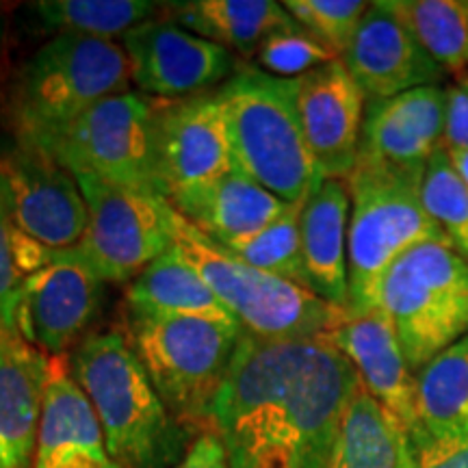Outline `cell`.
<instances>
[{"label":"cell","instance_id":"6da1fadb","mask_svg":"<svg viewBox=\"0 0 468 468\" xmlns=\"http://www.w3.org/2000/svg\"><path fill=\"white\" fill-rule=\"evenodd\" d=\"M360 376L330 338L245 335L210 419L230 468H327Z\"/></svg>","mask_w":468,"mask_h":468},{"label":"cell","instance_id":"7a4b0ae2","mask_svg":"<svg viewBox=\"0 0 468 468\" xmlns=\"http://www.w3.org/2000/svg\"><path fill=\"white\" fill-rule=\"evenodd\" d=\"M101 420L120 468H174L189 449V430L172 417L134 354L128 332L93 330L68 358Z\"/></svg>","mask_w":468,"mask_h":468},{"label":"cell","instance_id":"3957f363","mask_svg":"<svg viewBox=\"0 0 468 468\" xmlns=\"http://www.w3.org/2000/svg\"><path fill=\"white\" fill-rule=\"evenodd\" d=\"M218 93L234 165L286 204H303L324 183L297 113V79L243 66Z\"/></svg>","mask_w":468,"mask_h":468},{"label":"cell","instance_id":"277c9868","mask_svg":"<svg viewBox=\"0 0 468 468\" xmlns=\"http://www.w3.org/2000/svg\"><path fill=\"white\" fill-rule=\"evenodd\" d=\"M423 174L358 159L347 176L351 213L347 230L349 314L379 308V289L406 251L447 241L420 196Z\"/></svg>","mask_w":468,"mask_h":468},{"label":"cell","instance_id":"5b68a950","mask_svg":"<svg viewBox=\"0 0 468 468\" xmlns=\"http://www.w3.org/2000/svg\"><path fill=\"white\" fill-rule=\"evenodd\" d=\"M128 87L131 66L120 44L55 35L17 76L11 109L17 144L48 152L93 104Z\"/></svg>","mask_w":468,"mask_h":468},{"label":"cell","instance_id":"8992f818","mask_svg":"<svg viewBox=\"0 0 468 468\" xmlns=\"http://www.w3.org/2000/svg\"><path fill=\"white\" fill-rule=\"evenodd\" d=\"M174 248L191 262L245 335L261 341L327 338L349 317L313 291L243 262L224 245L174 215Z\"/></svg>","mask_w":468,"mask_h":468},{"label":"cell","instance_id":"52a82bcc","mask_svg":"<svg viewBox=\"0 0 468 468\" xmlns=\"http://www.w3.org/2000/svg\"><path fill=\"white\" fill-rule=\"evenodd\" d=\"M245 330L197 317H137L128 314L134 354L178 423L210 419V406L228 376Z\"/></svg>","mask_w":468,"mask_h":468},{"label":"cell","instance_id":"ba28073f","mask_svg":"<svg viewBox=\"0 0 468 468\" xmlns=\"http://www.w3.org/2000/svg\"><path fill=\"white\" fill-rule=\"evenodd\" d=\"M379 308L393 321L417 376L441 351L468 336V262L449 241L412 248L386 273Z\"/></svg>","mask_w":468,"mask_h":468},{"label":"cell","instance_id":"9c48e42d","mask_svg":"<svg viewBox=\"0 0 468 468\" xmlns=\"http://www.w3.org/2000/svg\"><path fill=\"white\" fill-rule=\"evenodd\" d=\"M90 226L76 248L63 250L102 282H133L174 245V215L165 197L126 189L90 174H74Z\"/></svg>","mask_w":468,"mask_h":468},{"label":"cell","instance_id":"30bf717a","mask_svg":"<svg viewBox=\"0 0 468 468\" xmlns=\"http://www.w3.org/2000/svg\"><path fill=\"white\" fill-rule=\"evenodd\" d=\"M48 154L72 174L163 196L154 154V98L115 93L79 117Z\"/></svg>","mask_w":468,"mask_h":468},{"label":"cell","instance_id":"8fae6325","mask_svg":"<svg viewBox=\"0 0 468 468\" xmlns=\"http://www.w3.org/2000/svg\"><path fill=\"white\" fill-rule=\"evenodd\" d=\"M131 80L156 101H183L219 90L237 72L228 48L176 22L148 20L122 37Z\"/></svg>","mask_w":468,"mask_h":468},{"label":"cell","instance_id":"7c38bea8","mask_svg":"<svg viewBox=\"0 0 468 468\" xmlns=\"http://www.w3.org/2000/svg\"><path fill=\"white\" fill-rule=\"evenodd\" d=\"M14 226L46 248L61 251L83 241L90 226L83 191L55 156L17 144L0 167Z\"/></svg>","mask_w":468,"mask_h":468},{"label":"cell","instance_id":"4fadbf2b","mask_svg":"<svg viewBox=\"0 0 468 468\" xmlns=\"http://www.w3.org/2000/svg\"><path fill=\"white\" fill-rule=\"evenodd\" d=\"M154 154L165 200L237 169L218 93L154 98Z\"/></svg>","mask_w":468,"mask_h":468},{"label":"cell","instance_id":"5bb4252c","mask_svg":"<svg viewBox=\"0 0 468 468\" xmlns=\"http://www.w3.org/2000/svg\"><path fill=\"white\" fill-rule=\"evenodd\" d=\"M107 282L90 267L55 251V261L22 284L17 332L46 356H66L96 321L104 303Z\"/></svg>","mask_w":468,"mask_h":468},{"label":"cell","instance_id":"9a60e30c","mask_svg":"<svg viewBox=\"0 0 468 468\" xmlns=\"http://www.w3.org/2000/svg\"><path fill=\"white\" fill-rule=\"evenodd\" d=\"M365 107V93L341 58L297 79V113L324 180H347L354 172Z\"/></svg>","mask_w":468,"mask_h":468},{"label":"cell","instance_id":"2e32d148","mask_svg":"<svg viewBox=\"0 0 468 468\" xmlns=\"http://www.w3.org/2000/svg\"><path fill=\"white\" fill-rule=\"evenodd\" d=\"M341 61L367 101H384L417 87L441 85L447 76L386 0L368 3Z\"/></svg>","mask_w":468,"mask_h":468},{"label":"cell","instance_id":"e0dca14e","mask_svg":"<svg viewBox=\"0 0 468 468\" xmlns=\"http://www.w3.org/2000/svg\"><path fill=\"white\" fill-rule=\"evenodd\" d=\"M447 91L442 85L417 87L384 101H367L358 159L412 174L444 145Z\"/></svg>","mask_w":468,"mask_h":468},{"label":"cell","instance_id":"ac0fdd59","mask_svg":"<svg viewBox=\"0 0 468 468\" xmlns=\"http://www.w3.org/2000/svg\"><path fill=\"white\" fill-rule=\"evenodd\" d=\"M35 468H120L111 458L96 410L69 371L68 356H48Z\"/></svg>","mask_w":468,"mask_h":468},{"label":"cell","instance_id":"d6986e66","mask_svg":"<svg viewBox=\"0 0 468 468\" xmlns=\"http://www.w3.org/2000/svg\"><path fill=\"white\" fill-rule=\"evenodd\" d=\"M327 338L354 365L367 393L408 434L414 427L417 376L408 365L388 313L376 308L365 314H349Z\"/></svg>","mask_w":468,"mask_h":468},{"label":"cell","instance_id":"ffe728a7","mask_svg":"<svg viewBox=\"0 0 468 468\" xmlns=\"http://www.w3.org/2000/svg\"><path fill=\"white\" fill-rule=\"evenodd\" d=\"M167 202L180 218L219 245L248 241L289 207L239 169L207 185L174 193Z\"/></svg>","mask_w":468,"mask_h":468},{"label":"cell","instance_id":"44dd1931","mask_svg":"<svg viewBox=\"0 0 468 468\" xmlns=\"http://www.w3.org/2000/svg\"><path fill=\"white\" fill-rule=\"evenodd\" d=\"M48 356L22 336L0 338V468H35Z\"/></svg>","mask_w":468,"mask_h":468},{"label":"cell","instance_id":"7402d4cb","mask_svg":"<svg viewBox=\"0 0 468 468\" xmlns=\"http://www.w3.org/2000/svg\"><path fill=\"white\" fill-rule=\"evenodd\" d=\"M349 213L351 200L345 180H324L303 202L300 218L310 291L343 310H349Z\"/></svg>","mask_w":468,"mask_h":468},{"label":"cell","instance_id":"603a6c76","mask_svg":"<svg viewBox=\"0 0 468 468\" xmlns=\"http://www.w3.org/2000/svg\"><path fill=\"white\" fill-rule=\"evenodd\" d=\"M462 438H468V336L417 371L414 427L406 434V442L425 447Z\"/></svg>","mask_w":468,"mask_h":468},{"label":"cell","instance_id":"cb8c5ba5","mask_svg":"<svg viewBox=\"0 0 468 468\" xmlns=\"http://www.w3.org/2000/svg\"><path fill=\"white\" fill-rule=\"evenodd\" d=\"M126 308L137 317H197L237 324L174 245L128 282Z\"/></svg>","mask_w":468,"mask_h":468},{"label":"cell","instance_id":"d4e9b609","mask_svg":"<svg viewBox=\"0 0 468 468\" xmlns=\"http://www.w3.org/2000/svg\"><path fill=\"white\" fill-rule=\"evenodd\" d=\"M167 9L186 31L241 57H256L271 35L297 27L284 5L273 0H191Z\"/></svg>","mask_w":468,"mask_h":468},{"label":"cell","instance_id":"484cf974","mask_svg":"<svg viewBox=\"0 0 468 468\" xmlns=\"http://www.w3.org/2000/svg\"><path fill=\"white\" fill-rule=\"evenodd\" d=\"M403 430L365 386L345 412L327 468H399Z\"/></svg>","mask_w":468,"mask_h":468},{"label":"cell","instance_id":"4316f807","mask_svg":"<svg viewBox=\"0 0 468 468\" xmlns=\"http://www.w3.org/2000/svg\"><path fill=\"white\" fill-rule=\"evenodd\" d=\"M159 3L148 0H42L28 5L37 27L55 35L107 39L124 37L134 27L154 20Z\"/></svg>","mask_w":468,"mask_h":468},{"label":"cell","instance_id":"83f0119b","mask_svg":"<svg viewBox=\"0 0 468 468\" xmlns=\"http://www.w3.org/2000/svg\"><path fill=\"white\" fill-rule=\"evenodd\" d=\"M444 74L468 76V0H386Z\"/></svg>","mask_w":468,"mask_h":468},{"label":"cell","instance_id":"f1b7e54d","mask_svg":"<svg viewBox=\"0 0 468 468\" xmlns=\"http://www.w3.org/2000/svg\"><path fill=\"white\" fill-rule=\"evenodd\" d=\"M302 208L303 204H289L284 213L261 234L224 248L248 265L310 291L302 251Z\"/></svg>","mask_w":468,"mask_h":468},{"label":"cell","instance_id":"f546056e","mask_svg":"<svg viewBox=\"0 0 468 468\" xmlns=\"http://www.w3.org/2000/svg\"><path fill=\"white\" fill-rule=\"evenodd\" d=\"M420 196L447 241L468 262V186L455 172L444 145L427 163Z\"/></svg>","mask_w":468,"mask_h":468},{"label":"cell","instance_id":"4dcf8cb0","mask_svg":"<svg viewBox=\"0 0 468 468\" xmlns=\"http://www.w3.org/2000/svg\"><path fill=\"white\" fill-rule=\"evenodd\" d=\"M284 9L303 31L327 46L338 58L347 52L368 3L362 0H286Z\"/></svg>","mask_w":468,"mask_h":468},{"label":"cell","instance_id":"1f68e13d","mask_svg":"<svg viewBox=\"0 0 468 468\" xmlns=\"http://www.w3.org/2000/svg\"><path fill=\"white\" fill-rule=\"evenodd\" d=\"M332 61H338L335 52L300 25L271 35L256 52L259 69L278 79H300Z\"/></svg>","mask_w":468,"mask_h":468},{"label":"cell","instance_id":"d6a6232c","mask_svg":"<svg viewBox=\"0 0 468 468\" xmlns=\"http://www.w3.org/2000/svg\"><path fill=\"white\" fill-rule=\"evenodd\" d=\"M14 218H11L7 189L0 176V338L20 336L17 332V306H20L25 276L17 271L14 248Z\"/></svg>","mask_w":468,"mask_h":468},{"label":"cell","instance_id":"836d02e7","mask_svg":"<svg viewBox=\"0 0 468 468\" xmlns=\"http://www.w3.org/2000/svg\"><path fill=\"white\" fill-rule=\"evenodd\" d=\"M399 468H468V438L455 442L410 447L403 434Z\"/></svg>","mask_w":468,"mask_h":468},{"label":"cell","instance_id":"e575fe53","mask_svg":"<svg viewBox=\"0 0 468 468\" xmlns=\"http://www.w3.org/2000/svg\"><path fill=\"white\" fill-rule=\"evenodd\" d=\"M447 111H444V148L468 150V76L444 87Z\"/></svg>","mask_w":468,"mask_h":468},{"label":"cell","instance_id":"d590c367","mask_svg":"<svg viewBox=\"0 0 468 468\" xmlns=\"http://www.w3.org/2000/svg\"><path fill=\"white\" fill-rule=\"evenodd\" d=\"M174 468H230L224 442L215 431H204L189 444L185 458Z\"/></svg>","mask_w":468,"mask_h":468},{"label":"cell","instance_id":"8d00e7d4","mask_svg":"<svg viewBox=\"0 0 468 468\" xmlns=\"http://www.w3.org/2000/svg\"><path fill=\"white\" fill-rule=\"evenodd\" d=\"M11 248H14L17 271H20L25 278L42 271V269H46L52 261H55V250L46 248V245L39 243L37 239L28 237V234L17 230V228H14Z\"/></svg>","mask_w":468,"mask_h":468},{"label":"cell","instance_id":"74e56055","mask_svg":"<svg viewBox=\"0 0 468 468\" xmlns=\"http://www.w3.org/2000/svg\"><path fill=\"white\" fill-rule=\"evenodd\" d=\"M449 156H452L455 172L460 174V178L468 186V150H449Z\"/></svg>","mask_w":468,"mask_h":468}]
</instances>
